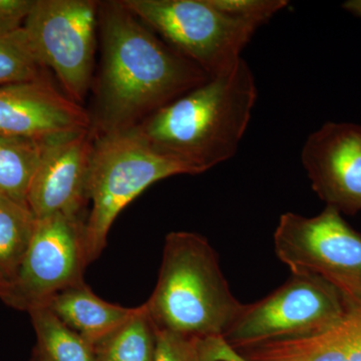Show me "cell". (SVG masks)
<instances>
[{
    "instance_id": "cell-1",
    "label": "cell",
    "mask_w": 361,
    "mask_h": 361,
    "mask_svg": "<svg viewBox=\"0 0 361 361\" xmlns=\"http://www.w3.org/2000/svg\"><path fill=\"white\" fill-rule=\"evenodd\" d=\"M99 23L102 66L90 115L94 135L133 129L210 78L122 1L99 2Z\"/></svg>"
},
{
    "instance_id": "cell-2",
    "label": "cell",
    "mask_w": 361,
    "mask_h": 361,
    "mask_svg": "<svg viewBox=\"0 0 361 361\" xmlns=\"http://www.w3.org/2000/svg\"><path fill=\"white\" fill-rule=\"evenodd\" d=\"M257 97L253 71L241 59L130 130L158 153L203 174L237 153Z\"/></svg>"
},
{
    "instance_id": "cell-3",
    "label": "cell",
    "mask_w": 361,
    "mask_h": 361,
    "mask_svg": "<svg viewBox=\"0 0 361 361\" xmlns=\"http://www.w3.org/2000/svg\"><path fill=\"white\" fill-rule=\"evenodd\" d=\"M144 304L159 330L201 338L224 336L245 307L208 239L185 231L166 238L158 282Z\"/></svg>"
},
{
    "instance_id": "cell-4",
    "label": "cell",
    "mask_w": 361,
    "mask_h": 361,
    "mask_svg": "<svg viewBox=\"0 0 361 361\" xmlns=\"http://www.w3.org/2000/svg\"><path fill=\"white\" fill-rule=\"evenodd\" d=\"M176 175H199L183 161L158 153L133 130L94 135L85 222L87 263L104 251L111 226L151 185Z\"/></svg>"
},
{
    "instance_id": "cell-5",
    "label": "cell",
    "mask_w": 361,
    "mask_h": 361,
    "mask_svg": "<svg viewBox=\"0 0 361 361\" xmlns=\"http://www.w3.org/2000/svg\"><path fill=\"white\" fill-rule=\"evenodd\" d=\"M135 18L209 77L229 71L260 25L215 0H121Z\"/></svg>"
},
{
    "instance_id": "cell-6",
    "label": "cell",
    "mask_w": 361,
    "mask_h": 361,
    "mask_svg": "<svg viewBox=\"0 0 361 361\" xmlns=\"http://www.w3.org/2000/svg\"><path fill=\"white\" fill-rule=\"evenodd\" d=\"M277 257L292 274L313 275L345 299H361V234L332 207L314 217L287 212L274 232Z\"/></svg>"
},
{
    "instance_id": "cell-7",
    "label": "cell",
    "mask_w": 361,
    "mask_h": 361,
    "mask_svg": "<svg viewBox=\"0 0 361 361\" xmlns=\"http://www.w3.org/2000/svg\"><path fill=\"white\" fill-rule=\"evenodd\" d=\"M345 300L329 282L313 275L290 279L261 300L245 304L223 339L233 349L261 342L322 334L341 322Z\"/></svg>"
},
{
    "instance_id": "cell-8",
    "label": "cell",
    "mask_w": 361,
    "mask_h": 361,
    "mask_svg": "<svg viewBox=\"0 0 361 361\" xmlns=\"http://www.w3.org/2000/svg\"><path fill=\"white\" fill-rule=\"evenodd\" d=\"M99 11L92 0H35L23 25L40 65L78 104L92 84Z\"/></svg>"
},
{
    "instance_id": "cell-9",
    "label": "cell",
    "mask_w": 361,
    "mask_h": 361,
    "mask_svg": "<svg viewBox=\"0 0 361 361\" xmlns=\"http://www.w3.org/2000/svg\"><path fill=\"white\" fill-rule=\"evenodd\" d=\"M85 222L63 214L37 219L20 270L0 299L11 307L30 312L47 306L59 292L82 283L89 265Z\"/></svg>"
},
{
    "instance_id": "cell-10",
    "label": "cell",
    "mask_w": 361,
    "mask_h": 361,
    "mask_svg": "<svg viewBox=\"0 0 361 361\" xmlns=\"http://www.w3.org/2000/svg\"><path fill=\"white\" fill-rule=\"evenodd\" d=\"M301 161L326 206L348 215L361 211V126L324 123L308 135Z\"/></svg>"
},
{
    "instance_id": "cell-11",
    "label": "cell",
    "mask_w": 361,
    "mask_h": 361,
    "mask_svg": "<svg viewBox=\"0 0 361 361\" xmlns=\"http://www.w3.org/2000/svg\"><path fill=\"white\" fill-rule=\"evenodd\" d=\"M94 144L92 129L45 144L26 197L37 219L56 214L82 218L89 204Z\"/></svg>"
},
{
    "instance_id": "cell-12",
    "label": "cell",
    "mask_w": 361,
    "mask_h": 361,
    "mask_svg": "<svg viewBox=\"0 0 361 361\" xmlns=\"http://www.w3.org/2000/svg\"><path fill=\"white\" fill-rule=\"evenodd\" d=\"M90 129L89 111L47 78L0 87V135L52 141Z\"/></svg>"
},
{
    "instance_id": "cell-13",
    "label": "cell",
    "mask_w": 361,
    "mask_h": 361,
    "mask_svg": "<svg viewBox=\"0 0 361 361\" xmlns=\"http://www.w3.org/2000/svg\"><path fill=\"white\" fill-rule=\"evenodd\" d=\"M47 307L94 346L122 326L137 310L103 300L85 282L59 292Z\"/></svg>"
},
{
    "instance_id": "cell-14",
    "label": "cell",
    "mask_w": 361,
    "mask_h": 361,
    "mask_svg": "<svg viewBox=\"0 0 361 361\" xmlns=\"http://www.w3.org/2000/svg\"><path fill=\"white\" fill-rule=\"evenodd\" d=\"M35 223L27 204L0 193V297L20 270Z\"/></svg>"
},
{
    "instance_id": "cell-15",
    "label": "cell",
    "mask_w": 361,
    "mask_h": 361,
    "mask_svg": "<svg viewBox=\"0 0 361 361\" xmlns=\"http://www.w3.org/2000/svg\"><path fill=\"white\" fill-rule=\"evenodd\" d=\"M235 350L247 361H349L336 325L322 334L261 342Z\"/></svg>"
},
{
    "instance_id": "cell-16",
    "label": "cell",
    "mask_w": 361,
    "mask_h": 361,
    "mask_svg": "<svg viewBox=\"0 0 361 361\" xmlns=\"http://www.w3.org/2000/svg\"><path fill=\"white\" fill-rule=\"evenodd\" d=\"M35 336L33 357L37 361H97L94 348L73 331L47 306L30 310Z\"/></svg>"
},
{
    "instance_id": "cell-17",
    "label": "cell",
    "mask_w": 361,
    "mask_h": 361,
    "mask_svg": "<svg viewBox=\"0 0 361 361\" xmlns=\"http://www.w3.org/2000/svg\"><path fill=\"white\" fill-rule=\"evenodd\" d=\"M157 329L145 304L128 322L97 343V361H155Z\"/></svg>"
},
{
    "instance_id": "cell-18",
    "label": "cell",
    "mask_w": 361,
    "mask_h": 361,
    "mask_svg": "<svg viewBox=\"0 0 361 361\" xmlns=\"http://www.w3.org/2000/svg\"><path fill=\"white\" fill-rule=\"evenodd\" d=\"M47 142L0 135V193L26 203L30 183Z\"/></svg>"
},
{
    "instance_id": "cell-19",
    "label": "cell",
    "mask_w": 361,
    "mask_h": 361,
    "mask_svg": "<svg viewBox=\"0 0 361 361\" xmlns=\"http://www.w3.org/2000/svg\"><path fill=\"white\" fill-rule=\"evenodd\" d=\"M25 28L0 35V87L47 80Z\"/></svg>"
},
{
    "instance_id": "cell-20",
    "label": "cell",
    "mask_w": 361,
    "mask_h": 361,
    "mask_svg": "<svg viewBox=\"0 0 361 361\" xmlns=\"http://www.w3.org/2000/svg\"><path fill=\"white\" fill-rule=\"evenodd\" d=\"M206 338L158 329L155 361H213L207 350Z\"/></svg>"
},
{
    "instance_id": "cell-21",
    "label": "cell",
    "mask_w": 361,
    "mask_h": 361,
    "mask_svg": "<svg viewBox=\"0 0 361 361\" xmlns=\"http://www.w3.org/2000/svg\"><path fill=\"white\" fill-rule=\"evenodd\" d=\"M215 2L228 13L260 26L288 6L286 0H215Z\"/></svg>"
},
{
    "instance_id": "cell-22",
    "label": "cell",
    "mask_w": 361,
    "mask_h": 361,
    "mask_svg": "<svg viewBox=\"0 0 361 361\" xmlns=\"http://www.w3.org/2000/svg\"><path fill=\"white\" fill-rule=\"evenodd\" d=\"M345 313L336 325L349 361H361V299H345Z\"/></svg>"
},
{
    "instance_id": "cell-23",
    "label": "cell",
    "mask_w": 361,
    "mask_h": 361,
    "mask_svg": "<svg viewBox=\"0 0 361 361\" xmlns=\"http://www.w3.org/2000/svg\"><path fill=\"white\" fill-rule=\"evenodd\" d=\"M33 4L35 0H0V35L23 28Z\"/></svg>"
},
{
    "instance_id": "cell-24",
    "label": "cell",
    "mask_w": 361,
    "mask_h": 361,
    "mask_svg": "<svg viewBox=\"0 0 361 361\" xmlns=\"http://www.w3.org/2000/svg\"><path fill=\"white\" fill-rule=\"evenodd\" d=\"M207 348L213 361H247L238 351L228 345L223 337H208Z\"/></svg>"
},
{
    "instance_id": "cell-25",
    "label": "cell",
    "mask_w": 361,
    "mask_h": 361,
    "mask_svg": "<svg viewBox=\"0 0 361 361\" xmlns=\"http://www.w3.org/2000/svg\"><path fill=\"white\" fill-rule=\"evenodd\" d=\"M342 6L348 13L361 18V0H348Z\"/></svg>"
},
{
    "instance_id": "cell-26",
    "label": "cell",
    "mask_w": 361,
    "mask_h": 361,
    "mask_svg": "<svg viewBox=\"0 0 361 361\" xmlns=\"http://www.w3.org/2000/svg\"><path fill=\"white\" fill-rule=\"evenodd\" d=\"M28 361H37V360H35V357H33V356H32V360H28Z\"/></svg>"
}]
</instances>
